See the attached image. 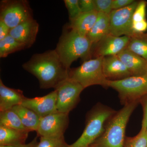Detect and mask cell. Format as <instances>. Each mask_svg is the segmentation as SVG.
Listing matches in <instances>:
<instances>
[{"label":"cell","instance_id":"1","mask_svg":"<svg viewBox=\"0 0 147 147\" xmlns=\"http://www.w3.org/2000/svg\"><path fill=\"white\" fill-rule=\"evenodd\" d=\"M38 79L41 89H55L69 77V69L61 61L55 50L33 55L22 65Z\"/></svg>","mask_w":147,"mask_h":147},{"label":"cell","instance_id":"2","mask_svg":"<svg viewBox=\"0 0 147 147\" xmlns=\"http://www.w3.org/2000/svg\"><path fill=\"white\" fill-rule=\"evenodd\" d=\"M69 29L63 31L55 49L61 61L68 69L74 61L90 57L93 47L92 43L86 36Z\"/></svg>","mask_w":147,"mask_h":147},{"label":"cell","instance_id":"3","mask_svg":"<svg viewBox=\"0 0 147 147\" xmlns=\"http://www.w3.org/2000/svg\"><path fill=\"white\" fill-rule=\"evenodd\" d=\"M138 102L124 105L108 120L102 135L90 147H124L125 129Z\"/></svg>","mask_w":147,"mask_h":147},{"label":"cell","instance_id":"4","mask_svg":"<svg viewBox=\"0 0 147 147\" xmlns=\"http://www.w3.org/2000/svg\"><path fill=\"white\" fill-rule=\"evenodd\" d=\"M103 105L94 107L87 117L86 127L79 139L66 147H90L101 136L108 120L116 113Z\"/></svg>","mask_w":147,"mask_h":147},{"label":"cell","instance_id":"5","mask_svg":"<svg viewBox=\"0 0 147 147\" xmlns=\"http://www.w3.org/2000/svg\"><path fill=\"white\" fill-rule=\"evenodd\" d=\"M103 57L85 61L80 66L69 69V78L80 84L84 89L93 85L108 88V80L102 70Z\"/></svg>","mask_w":147,"mask_h":147},{"label":"cell","instance_id":"6","mask_svg":"<svg viewBox=\"0 0 147 147\" xmlns=\"http://www.w3.org/2000/svg\"><path fill=\"white\" fill-rule=\"evenodd\" d=\"M108 86L118 92L121 103L124 105L138 102L147 95V74L121 80H108Z\"/></svg>","mask_w":147,"mask_h":147},{"label":"cell","instance_id":"7","mask_svg":"<svg viewBox=\"0 0 147 147\" xmlns=\"http://www.w3.org/2000/svg\"><path fill=\"white\" fill-rule=\"evenodd\" d=\"M33 18L28 1H2L1 2L0 20L11 29L25 21Z\"/></svg>","mask_w":147,"mask_h":147},{"label":"cell","instance_id":"8","mask_svg":"<svg viewBox=\"0 0 147 147\" xmlns=\"http://www.w3.org/2000/svg\"><path fill=\"white\" fill-rule=\"evenodd\" d=\"M84 88L69 78L61 83L55 90L57 92V110L69 114L76 106Z\"/></svg>","mask_w":147,"mask_h":147},{"label":"cell","instance_id":"9","mask_svg":"<svg viewBox=\"0 0 147 147\" xmlns=\"http://www.w3.org/2000/svg\"><path fill=\"white\" fill-rule=\"evenodd\" d=\"M139 2L135 1L124 8L112 11L109 15V34L116 36L129 37L134 34L132 29V16Z\"/></svg>","mask_w":147,"mask_h":147},{"label":"cell","instance_id":"10","mask_svg":"<svg viewBox=\"0 0 147 147\" xmlns=\"http://www.w3.org/2000/svg\"><path fill=\"white\" fill-rule=\"evenodd\" d=\"M68 123V114L57 111L41 118L36 132L40 137L62 138Z\"/></svg>","mask_w":147,"mask_h":147},{"label":"cell","instance_id":"11","mask_svg":"<svg viewBox=\"0 0 147 147\" xmlns=\"http://www.w3.org/2000/svg\"><path fill=\"white\" fill-rule=\"evenodd\" d=\"M130 37L124 36H116L109 34L95 44L94 57H104L116 56L127 47Z\"/></svg>","mask_w":147,"mask_h":147},{"label":"cell","instance_id":"12","mask_svg":"<svg viewBox=\"0 0 147 147\" xmlns=\"http://www.w3.org/2000/svg\"><path fill=\"white\" fill-rule=\"evenodd\" d=\"M57 92L56 90L42 97L26 98L21 105L30 109L40 117H43L57 110Z\"/></svg>","mask_w":147,"mask_h":147},{"label":"cell","instance_id":"13","mask_svg":"<svg viewBox=\"0 0 147 147\" xmlns=\"http://www.w3.org/2000/svg\"><path fill=\"white\" fill-rule=\"evenodd\" d=\"M38 30L39 24L32 18L11 29L9 35L28 48L34 43Z\"/></svg>","mask_w":147,"mask_h":147},{"label":"cell","instance_id":"14","mask_svg":"<svg viewBox=\"0 0 147 147\" xmlns=\"http://www.w3.org/2000/svg\"><path fill=\"white\" fill-rule=\"evenodd\" d=\"M102 64L103 73L108 80H121L132 76L117 55L103 57Z\"/></svg>","mask_w":147,"mask_h":147},{"label":"cell","instance_id":"15","mask_svg":"<svg viewBox=\"0 0 147 147\" xmlns=\"http://www.w3.org/2000/svg\"><path fill=\"white\" fill-rule=\"evenodd\" d=\"M126 66L132 76H141L147 74V61L127 48L117 55Z\"/></svg>","mask_w":147,"mask_h":147},{"label":"cell","instance_id":"16","mask_svg":"<svg viewBox=\"0 0 147 147\" xmlns=\"http://www.w3.org/2000/svg\"><path fill=\"white\" fill-rule=\"evenodd\" d=\"M26 97L21 90L10 88L0 79V111L11 110L16 105H21Z\"/></svg>","mask_w":147,"mask_h":147},{"label":"cell","instance_id":"17","mask_svg":"<svg viewBox=\"0 0 147 147\" xmlns=\"http://www.w3.org/2000/svg\"><path fill=\"white\" fill-rule=\"evenodd\" d=\"M98 16V12L96 10L87 13H82L76 19L70 21L68 27L79 34L87 36L94 26Z\"/></svg>","mask_w":147,"mask_h":147},{"label":"cell","instance_id":"18","mask_svg":"<svg viewBox=\"0 0 147 147\" xmlns=\"http://www.w3.org/2000/svg\"><path fill=\"white\" fill-rule=\"evenodd\" d=\"M29 132L0 125V146L25 144Z\"/></svg>","mask_w":147,"mask_h":147},{"label":"cell","instance_id":"19","mask_svg":"<svg viewBox=\"0 0 147 147\" xmlns=\"http://www.w3.org/2000/svg\"><path fill=\"white\" fill-rule=\"evenodd\" d=\"M110 16L102 13H98L97 19L94 26L87 37L92 43L93 46L109 34Z\"/></svg>","mask_w":147,"mask_h":147},{"label":"cell","instance_id":"20","mask_svg":"<svg viewBox=\"0 0 147 147\" xmlns=\"http://www.w3.org/2000/svg\"><path fill=\"white\" fill-rule=\"evenodd\" d=\"M11 109L18 115L23 125L29 132L37 131L41 117L36 113L22 105H16Z\"/></svg>","mask_w":147,"mask_h":147},{"label":"cell","instance_id":"21","mask_svg":"<svg viewBox=\"0 0 147 147\" xmlns=\"http://www.w3.org/2000/svg\"><path fill=\"white\" fill-rule=\"evenodd\" d=\"M127 48L147 61V33H134L130 36Z\"/></svg>","mask_w":147,"mask_h":147},{"label":"cell","instance_id":"22","mask_svg":"<svg viewBox=\"0 0 147 147\" xmlns=\"http://www.w3.org/2000/svg\"><path fill=\"white\" fill-rule=\"evenodd\" d=\"M0 125L17 130L28 131L23 125L19 116L12 109L1 112Z\"/></svg>","mask_w":147,"mask_h":147},{"label":"cell","instance_id":"23","mask_svg":"<svg viewBox=\"0 0 147 147\" xmlns=\"http://www.w3.org/2000/svg\"><path fill=\"white\" fill-rule=\"evenodd\" d=\"M26 47L8 35L0 40V57L5 58L12 53L26 49Z\"/></svg>","mask_w":147,"mask_h":147},{"label":"cell","instance_id":"24","mask_svg":"<svg viewBox=\"0 0 147 147\" xmlns=\"http://www.w3.org/2000/svg\"><path fill=\"white\" fill-rule=\"evenodd\" d=\"M124 147H147V130L141 129L133 137H125Z\"/></svg>","mask_w":147,"mask_h":147},{"label":"cell","instance_id":"25","mask_svg":"<svg viewBox=\"0 0 147 147\" xmlns=\"http://www.w3.org/2000/svg\"><path fill=\"white\" fill-rule=\"evenodd\" d=\"M67 145L64 137L60 138L40 137V142L34 147H66Z\"/></svg>","mask_w":147,"mask_h":147},{"label":"cell","instance_id":"26","mask_svg":"<svg viewBox=\"0 0 147 147\" xmlns=\"http://www.w3.org/2000/svg\"><path fill=\"white\" fill-rule=\"evenodd\" d=\"M64 2L68 11L70 21H73L82 14L79 0H64Z\"/></svg>","mask_w":147,"mask_h":147},{"label":"cell","instance_id":"27","mask_svg":"<svg viewBox=\"0 0 147 147\" xmlns=\"http://www.w3.org/2000/svg\"><path fill=\"white\" fill-rule=\"evenodd\" d=\"M147 6V2L146 1H139L133 13L132 24L146 20V13Z\"/></svg>","mask_w":147,"mask_h":147},{"label":"cell","instance_id":"28","mask_svg":"<svg viewBox=\"0 0 147 147\" xmlns=\"http://www.w3.org/2000/svg\"><path fill=\"white\" fill-rule=\"evenodd\" d=\"M96 11L98 13H102L110 15L113 10V0H94Z\"/></svg>","mask_w":147,"mask_h":147},{"label":"cell","instance_id":"29","mask_svg":"<svg viewBox=\"0 0 147 147\" xmlns=\"http://www.w3.org/2000/svg\"><path fill=\"white\" fill-rule=\"evenodd\" d=\"M82 13H87L96 10L94 0H79Z\"/></svg>","mask_w":147,"mask_h":147},{"label":"cell","instance_id":"30","mask_svg":"<svg viewBox=\"0 0 147 147\" xmlns=\"http://www.w3.org/2000/svg\"><path fill=\"white\" fill-rule=\"evenodd\" d=\"M134 0H113V10L120 9L130 5L135 1Z\"/></svg>","mask_w":147,"mask_h":147},{"label":"cell","instance_id":"31","mask_svg":"<svg viewBox=\"0 0 147 147\" xmlns=\"http://www.w3.org/2000/svg\"><path fill=\"white\" fill-rule=\"evenodd\" d=\"M132 29L134 33H142L147 30V21L132 23Z\"/></svg>","mask_w":147,"mask_h":147},{"label":"cell","instance_id":"32","mask_svg":"<svg viewBox=\"0 0 147 147\" xmlns=\"http://www.w3.org/2000/svg\"><path fill=\"white\" fill-rule=\"evenodd\" d=\"M11 29L2 21L0 20V40L9 35Z\"/></svg>","mask_w":147,"mask_h":147},{"label":"cell","instance_id":"33","mask_svg":"<svg viewBox=\"0 0 147 147\" xmlns=\"http://www.w3.org/2000/svg\"><path fill=\"white\" fill-rule=\"evenodd\" d=\"M143 102L144 107V117L142 120V128L144 130H147V95Z\"/></svg>","mask_w":147,"mask_h":147},{"label":"cell","instance_id":"34","mask_svg":"<svg viewBox=\"0 0 147 147\" xmlns=\"http://www.w3.org/2000/svg\"><path fill=\"white\" fill-rule=\"evenodd\" d=\"M38 142H37V137L28 144L19 146H0V147H34Z\"/></svg>","mask_w":147,"mask_h":147}]
</instances>
